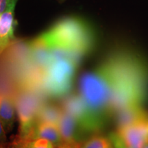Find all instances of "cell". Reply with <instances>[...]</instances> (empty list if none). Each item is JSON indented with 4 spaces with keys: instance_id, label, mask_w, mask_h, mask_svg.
<instances>
[{
    "instance_id": "1",
    "label": "cell",
    "mask_w": 148,
    "mask_h": 148,
    "mask_svg": "<svg viewBox=\"0 0 148 148\" xmlns=\"http://www.w3.org/2000/svg\"><path fill=\"white\" fill-rule=\"evenodd\" d=\"M148 74V63L136 51L120 48L79 79V95L101 127L111 117L110 103L116 90Z\"/></svg>"
},
{
    "instance_id": "2",
    "label": "cell",
    "mask_w": 148,
    "mask_h": 148,
    "mask_svg": "<svg viewBox=\"0 0 148 148\" xmlns=\"http://www.w3.org/2000/svg\"><path fill=\"white\" fill-rule=\"evenodd\" d=\"M50 48L64 50L82 59L95 44V36L89 24L76 16L63 18L39 36Z\"/></svg>"
},
{
    "instance_id": "3",
    "label": "cell",
    "mask_w": 148,
    "mask_h": 148,
    "mask_svg": "<svg viewBox=\"0 0 148 148\" xmlns=\"http://www.w3.org/2000/svg\"><path fill=\"white\" fill-rule=\"evenodd\" d=\"M78 64L69 58L53 60L41 72L40 88L51 97H61L68 93Z\"/></svg>"
},
{
    "instance_id": "4",
    "label": "cell",
    "mask_w": 148,
    "mask_h": 148,
    "mask_svg": "<svg viewBox=\"0 0 148 148\" xmlns=\"http://www.w3.org/2000/svg\"><path fill=\"white\" fill-rule=\"evenodd\" d=\"M14 102L19 121L17 136L21 138H26L36 124L37 112L42 102L36 90L25 88L20 90Z\"/></svg>"
},
{
    "instance_id": "5",
    "label": "cell",
    "mask_w": 148,
    "mask_h": 148,
    "mask_svg": "<svg viewBox=\"0 0 148 148\" xmlns=\"http://www.w3.org/2000/svg\"><path fill=\"white\" fill-rule=\"evenodd\" d=\"M62 108L73 116L90 136L99 134L103 129L79 95H71L66 97L62 101Z\"/></svg>"
},
{
    "instance_id": "6",
    "label": "cell",
    "mask_w": 148,
    "mask_h": 148,
    "mask_svg": "<svg viewBox=\"0 0 148 148\" xmlns=\"http://www.w3.org/2000/svg\"><path fill=\"white\" fill-rule=\"evenodd\" d=\"M58 127L64 142L81 143L90 136L76 119L63 109Z\"/></svg>"
},
{
    "instance_id": "7",
    "label": "cell",
    "mask_w": 148,
    "mask_h": 148,
    "mask_svg": "<svg viewBox=\"0 0 148 148\" xmlns=\"http://www.w3.org/2000/svg\"><path fill=\"white\" fill-rule=\"evenodd\" d=\"M17 0H12L5 12L0 15V55L14 40L16 21L14 9Z\"/></svg>"
},
{
    "instance_id": "8",
    "label": "cell",
    "mask_w": 148,
    "mask_h": 148,
    "mask_svg": "<svg viewBox=\"0 0 148 148\" xmlns=\"http://www.w3.org/2000/svg\"><path fill=\"white\" fill-rule=\"evenodd\" d=\"M116 128L148 122V112L143 105H133L121 109L114 114Z\"/></svg>"
},
{
    "instance_id": "9",
    "label": "cell",
    "mask_w": 148,
    "mask_h": 148,
    "mask_svg": "<svg viewBox=\"0 0 148 148\" xmlns=\"http://www.w3.org/2000/svg\"><path fill=\"white\" fill-rule=\"evenodd\" d=\"M121 137L133 148H143L148 138V122L116 129Z\"/></svg>"
},
{
    "instance_id": "10",
    "label": "cell",
    "mask_w": 148,
    "mask_h": 148,
    "mask_svg": "<svg viewBox=\"0 0 148 148\" xmlns=\"http://www.w3.org/2000/svg\"><path fill=\"white\" fill-rule=\"evenodd\" d=\"M37 138H44L50 140L55 147L64 143L58 125L47 122H36L27 137L25 139Z\"/></svg>"
},
{
    "instance_id": "11",
    "label": "cell",
    "mask_w": 148,
    "mask_h": 148,
    "mask_svg": "<svg viewBox=\"0 0 148 148\" xmlns=\"http://www.w3.org/2000/svg\"><path fill=\"white\" fill-rule=\"evenodd\" d=\"M16 112L15 102L13 98L0 92V121L6 134L10 133L13 130L16 121Z\"/></svg>"
},
{
    "instance_id": "12",
    "label": "cell",
    "mask_w": 148,
    "mask_h": 148,
    "mask_svg": "<svg viewBox=\"0 0 148 148\" xmlns=\"http://www.w3.org/2000/svg\"><path fill=\"white\" fill-rule=\"evenodd\" d=\"M62 113V107H59L52 103H42L37 112L36 122H47L53 123L58 126Z\"/></svg>"
},
{
    "instance_id": "13",
    "label": "cell",
    "mask_w": 148,
    "mask_h": 148,
    "mask_svg": "<svg viewBox=\"0 0 148 148\" xmlns=\"http://www.w3.org/2000/svg\"><path fill=\"white\" fill-rule=\"evenodd\" d=\"M50 140L44 138L25 139L16 136L9 145V148H54Z\"/></svg>"
},
{
    "instance_id": "14",
    "label": "cell",
    "mask_w": 148,
    "mask_h": 148,
    "mask_svg": "<svg viewBox=\"0 0 148 148\" xmlns=\"http://www.w3.org/2000/svg\"><path fill=\"white\" fill-rule=\"evenodd\" d=\"M79 148H114L110 138L98 134H93L79 144Z\"/></svg>"
},
{
    "instance_id": "15",
    "label": "cell",
    "mask_w": 148,
    "mask_h": 148,
    "mask_svg": "<svg viewBox=\"0 0 148 148\" xmlns=\"http://www.w3.org/2000/svg\"><path fill=\"white\" fill-rule=\"evenodd\" d=\"M108 138L112 142L114 148H133L125 143L116 131L110 132L108 135Z\"/></svg>"
},
{
    "instance_id": "16",
    "label": "cell",
    "mask_w": 148,
    "mask_h": 148,
    "mask_svg": "<svg viewBox=\"0 0 148 148\" xmlns=\"http://www.w3.org/2000/svg\"><path fill=\"white\" fill-rule=\"evenodd\" d=\"M12 0H0V15L5 12Z\"/></svg>"
},
{
    "instance_id": "17",
    "label": "cell",
    "mask_w": 148,
    "mask_h": 148,
    "mask_svg": "<svg viewBox=\"0 0 148 148\" xmlns=\"http://www.w3.org/2000/svg\"><path fill=\"white\" fill-rule=\"evenodd\" d=\"M79 144L80 143H71L64 142L61 145L55 147L54 148H79Z\"/></svg>"
},
{
    "instance_id": "18",
    "label": "cell",
    "mask_w": 148,
    "mask_h": 148,
    "mask_svg": "<svg viewBox=\"0 0 148 148\" xmlns=\"http://www.w3.org/2000/svg\"><path fill=\"white\" fill-rule=\"evenodd\" d=\"M6 139V133L5 132L2 123L0 121V143H5Z\"/></svg>"
},
{
    "instance_id": "19",
    "label": "cell",
    "mask_w": 148,
    "mask_h": 148,
    "mask_svg": "<svg viewBox=\"0 0 148 148\" xmlns=\"http://www.w3.org/2000/svg\"><path fill=\"white\" fill-rule=\"evenodd\" d=\"M0 148H9V145L6 143H0Z\"/></svg>"
},
{
    "instance_id": "20",
    "label": "cell",
    "mask_w": 148,
    "mask_h": 148,
    "mask_svg": "<svg viewBox=\"0 0 148 148\" xmlns=\"http://www.w3.org/2000/svg\"><path fill=\"white\" fill-rule=\"evenodd\" d=\"M143 148H148V138L147 139V140L145 141V144H144Z\"/></svg>"
}]
</instances>
